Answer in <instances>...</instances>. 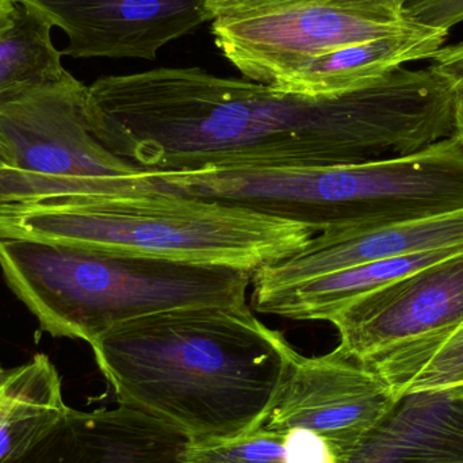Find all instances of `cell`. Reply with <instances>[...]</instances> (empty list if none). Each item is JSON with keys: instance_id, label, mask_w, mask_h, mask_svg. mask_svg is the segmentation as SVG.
Returning a JSON list of instances; mask_svg holds the SVG:
<instances>
[{"instance_id": "4fadbf2b", "label": "cell", "mask_w": 463, "mask_h": 463, "mask_svg": "<svg viewBox=\"0 0 463 463\" xmlns=\"http://www.w3.org/2000/svg\"><path fill=\"white\" fill-rule=\"evenodd\" d=\"M51 22L24 3L0 14V110L70 78Z\"/></svg>"}, {"instance_id": "9c48e42d", "label": "cell", "mask_w": 463, "mask_h": 463, "mask_svg": "<svg viewBox=\"0 0 463 463\" xmlns=\"http://www.w3.org/2000/svg\"><path fill=\"white\" fill-rule=\"evenodd\" d=\"M331 323L339 348L367 362L463 323V250L348 302Z\"/></svg>"}, {"instance_id": "52a82bcc", "label": "cell", "mask_w": 463, "mask_h": 463, "mask_svg": "<svg viewBox=\"0 0 463 463\" xmlns=\"http://www.w3.org/2000/svg\"><path fill=\"white\" fill-rule=\"evenodd\" d=\"M391 0H310L216 16L212 34L248 80L272 87L307 60L413 29Z\"/></svg>"}, {"instance_id": "9a60e30c", "label": "cell", "mask_w": 463, "mask_h": 463, "mask_svg": "<svg viewBox=\"0 0 463 463\" xmlns=\"http://www.w3.org/2000/svg\"><path fill=\"white\" fill-rule=\"evenodd\" d=\"M184 463H337L328 446L312 432L260 429L214 442L187 443Z\"/></svg>"}, {"instance_id": "6da1fadb", "label": "cell", "mask_w": 463, "mask_h": 463, "mask_svg": "<svg viewBox=\"0 0 463 463\" xmlns=\"http://www.w3.org/2000/svg\"><path fill=\"white\" fill-rule=\"evenodd\" d=\"M87 124L149 174L282 170L410 156L456 136L453 84L397 68L334 97H307L198 67L87 86Z\"/></svg>"}, {"instance_id": "30bf717a", "label": "cell", "mask_w": 463, "mask_h": 463, "mask_svg": "<svg viewBox=\"0 0 463 463\" xmlns=\"http://www.w3.org/2000/svg\"><path fill=\"white\" fill-rule=\"evenodd\" d=\"M67 34L64 56L155 60L214 19L206 0H18Z\"/></svg>"}, {"instance_id": "7c38bea8", "label": "cell", "mask_w": 463, "mask_h": 463, "mask_svg": "<svg viewBox=\"0 0 463 463\" xmlns=\"http://www.w3.org/2000/svg\"><path fill=\"white\" fill-rule=\"evenodd\" d=\"M449 32L413 27L399 34L335 49L294 68L272 86L307 97H334L366 86L402 64L431 59Z\"/></svg>"}, {"instance_id": "3957f363", "label": "cell", "mask_w": 463, "mask_h": 463, "mask_svg": "<svg viewBox=\"0 0 463 463\" xmlns=\"http://www.w3.org/2000/svg\"><path fill=\"white\" fill-rule=\"evenodd\" d=\"M317 233L298 222L212 198L152 189L121 197L0 205V240H35L255 274Z\"/></svg>"}, {"instance_id": "7a4b0ae2", "label": "cell", "mask_w": 463, "mask_h": 463, "mask_svg": "<svg viewBox=\"0 0 463 463\" xmlns=\"http://www.w3.org/2000/svg\"><path fill=\"white\" fill-rule=\"evenodd\" d=\"M90 345L119 405L192 443L260 429L296 351L247 304L160 310Z\"/></svg>"}, {"instance_id": "d6986e66", "label": "cell", "mask_w": 463, "mask_h": 463, "mask_svg": "<svg viewBox=\"0 0 463 463\" xmlns=\"http://www.w3.org/2000/svg\"><path fill=\"white\" fill-rule=\"evenodd\" d=\"M453 106L456 136L463 141V83L453 84Z\"/></svg>"}, {"instance_id": "5bb4252c", "label": "cell", "mask_w": 463, "mask_h": 463, "mask_svg": "<svg viewBox=\"0 0 463 463\" xmlns=\"http://www.w3.org/2000/svg\"><path fill=\"white\" fill-rule=\"evenodd\" d=\"M372 366L397 397L463 385V323L375 356Z\"/></svg>"}, {"instance_id": "5b68a950", "label": "cell", "mask_w": 463, "mask_h": 463, "mask_svg": "<svg viewBox=\"0 0 463 463\" xmlns=\"http://www.w3.org/2000/svg\"><path fill=\"white\" fill-rule=\"evenodd\" d=\"M8 288L53 337L91 345L111 326L173 307L247 304L253 272L35 240H0Z\"/></svg>"}, {"instance_id": "44dd1931", "label": "cell", "mask_w": 463, "mask_h": 463, "mask_svg": "<svg viewBox=\"0 0 463 463\" xmlns=\"http://www.w3.org/2000/svg\"><path fill=\"white\" fill-rule=\"evenodd\" d=\"M15 0H0V14L5 13Z\"/></svg>"}, {"instance_id": "ffe728a7", "label": "cell", "mask_w": 463, "mask_h": 463, "mask_svg": "<svg viewBox=\"0 0 463 463\" xmlns=\"http://www.w3.org/2000/svg\"><path fill=\"white\" fill-rule=\"evenodd\" d=\"M8 156L7 154H5V148H3L2 144H0V170L2 168H8Z\"/></svg>"}, {"instance_id": "8fae6325", "label": "cell", "mask_w": 463, "mask_h": 463, "mask_svg": "<svg viewBox=\"0 0 463 463\" xmlns=\"http://www.w3.org/2000/svg\"><path fill=\"white\" fill-rule=\"evenodd\" d=\"M451 248H463V209L386 227L321 232L299 252L258 269L253 291L297 285L370 261Z\"/></svg>"}, {"instance_id": "e0dca14e", "label": "cell", "mask_w": 463, "mask_h": 463, "mask_svg": "<svg viewBox=\"0 0 463 463\" xmlns=\"http://www.w3.org/2000/svg\"><path fill=\"white\" fill-rule=\"evenodd\" d=\"M302 2H310V0H206V5L216 18V16L266 10V8L280 7V5ZM391 2L404 8L411 0H391Z\"/></svg>"}, {"instance_id": "ba28073f", "label": "cell", "mask_w": 463, "mask_h": 463, "mask_svg": "<svg viewBox=\"0 0 463 463\" xmlns=\"http://www.w3.org/2000/svg\"><path fill=\"white\" fill-rule=\"evenodd\" d=\"M399 400L372 366L337 347L309 358L294 351L274 407L261 427L312 432L328 446L337 463H345Z\"/></svg>"}, {"instance_id": "ac0fdd59", "label": "cell", "mask_w": 463, "mask_h": 463, "mask_svg": "<svg viewBox=\"0 0 463 463\" xmlns=\"http://www.w3.org/2000/svg\"><path fill=\"white\" fill-rule=\"evenodd\" d=\"M431 70L450 81L463 83V43L443 46L431 57Z\"/></svg>"}, {"instance_id": "277c9868", "label": "cell", "mask_w": 463, "mask_h": 463, "mask_svg": "<svg viewBox=\"0 0 463 463\" xmlns=\"http://www.w3.org/2000/svg\"><path fill=\"white\" fill-rule=\"evenodd\" d=\"M156 189L326 231L386 227L463 209V141L410 156L282 170L154 174Z\"/></svg>"}, {"instance_id": "7402d4cb", "label": "cell", "mask_w": 463, "mask_h": 463, "mask_svg": "<svg viewBox=\"0 0 463 463\" xmlns=\"http://www.w3.org/2000/svg\"><path fill=\"white\" fill-rule=\"evenodd\" d=\"M5 374H7V370H5L2 366H0V383H2L3 378L5 377Z\"/></svg>"}, {"instance_id": "8992f818", "label": "cell", "mask_w": 463, "mask_h": 463, "mask_svg": "<svg viewBox=\"0 0 463 463\" xmlns=\"http://www.w3.org/2000/svg\"><path fill=\"white\" fill-rule=\"evenodd\" d=\"M87 86L67 80L0 110V205L121 197L152 189L148 171L111 154L86 117Z\"/></svg>"}, {"instance_id": "2e32d148", "label": "cell", "mask_w": 463, "mask_h": 463, "mask_svg": "<svg viewBox=\"0 0 463 463\" xmlns=\"http://www.w3.org/2000/svg\"><path fill=\"white\" fill-rule=\"evenodd\" d=\"M402 15L415 26L449 32L463 22V0H411Z\"/></svg>"}]
</instances>
